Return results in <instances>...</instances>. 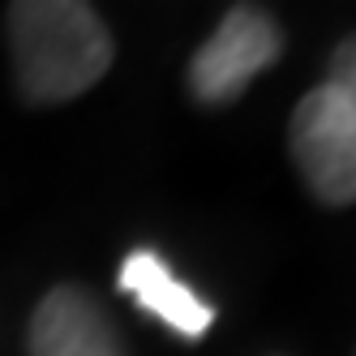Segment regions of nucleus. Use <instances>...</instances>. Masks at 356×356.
Instances as JSON below:
<instances>
[{
    "instance_id": "nucleus-5",
    "label": "nucleus",
    "mask_w": 356,
    "mask_h": 356,
    "mask_svg": "<svg viewBox=\"0 0 356 356\" xmlns=\"http://www.w3.org/2000/svg\"><path fill=\"white\" fill-rule=\"evenodd\" d=\"M120 288L129 292L146 314L168 322V330H176L181 339H202L215 322V309L189 284H181V279L168 270V262L155 249H134L129 258H124Z\"/></svg>"
},
{
    "instance_id": "nucleus-1",
    "label": "nucleus",
    "mask_w": 356,
    "mask_h": 356,
    "mask_svg": "<svg viewBox=\"0 0 356 356\" xmlns=\"http://www.w3.org/2000/svg\"><path fill=\"white\" fill-rule=\"evenodd\" d=\"M17 82L35 104H65L90 90L112 65V35L78 0H22L9 9Z\"/></svg>"
},
{
    "instance_id": "nucleus-4",
    "label": "nucleus",
    "mask_w": 356,
    "mask_h": 356,
    "mask_svg": "<svg viewBox=\"0 0 356 356\" xmlns=\"http://www.w3.org/2000/svg\"><path fill=\"white\" fill-rule=\"evenodd\" d=\"M31 356H129L86 288H56L31 318Z\"/></svg>"
},
{
    "instance_id": "nucleus-2",
    "label": "nucleus",
    "mask_w": 356,
    "mask_h": 356,
    "mask_svg": "<svg viewBox=\"0 0 356 356\" xmlns=\"http://www.w3.org/2000/svg\"><path fill=\"white\" fill-rule=\"evenodd\" d=\"M292 155L314 197L330 207L356 202V95L322 82L292 116Z\"/></svg>"
},
{
    "instance_id": "nucleus-6",
    "label": "nucleus",
    "mask_w": 356,
    "mask_h": 356,
    "mask_svg": "<svg viewBox=\"0 0 356 356\" xmlns=\"http://www.w3.org/2000/svg\"><path fill=\"white\" fill-rule=\"evenodd\" d=\"M326 82H335L348 95H356V35L335 47V60H330V78Z\"/></svg>"
},
{
    "instance_id": "nucleus-3",
    "label": "nucleus",
    "mask_w": 356,
    "mask_h": 356,
    "mask_svg": "<svg viewBox=\"0 0 356 356\" xmlns=\"http://www.w3.org/2000/svg\"><path fill=\"white\" fill-rule=\"evenodd\" d=\"M279 47V26L270 22V13L253 9V5H236L227 9V17L219 22V31L202 43V52L189 65V82L202 104H227L236 99L266 65H275Z\"/></svg>"
}]
</instances>
